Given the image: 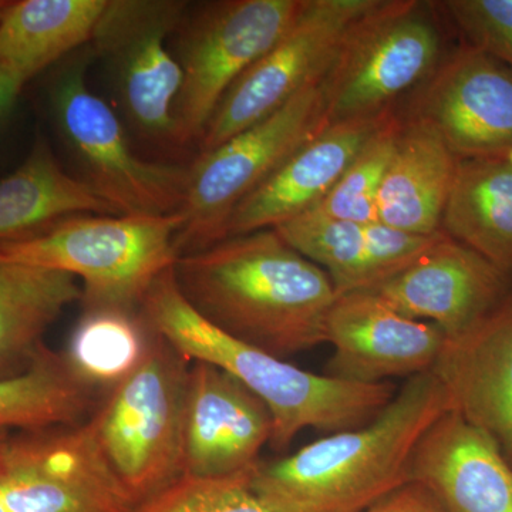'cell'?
<instances>
[{
    "label": "cell",
    "instance_id": "cell-1",
    "mask_svg": "<svg viewBox=\"0 0 512 512\" xmlns=\"http://www.w3.org/2000/svg\"><path fill=\"white\" fill-rule=\"evenodd\" d=\"M174 275L202 318L245 345L285 360L326 343L332 281L275 229L178 256Z\"/></svg>",
    "mask_w": 512,
    "mask_h": 512
},
{
    "label": "cell",
    "instance_id": "cell-2",
    "mask_svg": "<svg viewBox=\"0 0 512 512\" xmlns=\"http://www.w3.org/2000/svg\"><path fill=\"white\" fill-rule=\"evenodd\" d=\"M448 410L446 387L433 370L410 377L365 426L259 463L252 490L279 512L367 511L410 484L417 444Z\"/></svg>",
    "mask_w": 512,
    "mask_h": 512
},
{
    "label": "cell",
    "instance_id": "cell-3",
    "mask_svg": "<svg viewBox=\"0 0 512 512\" xmlns=\"http://www.w3.org/2000/svg\"><path fill=\"white\" fill-rule=\"evenodd\" d=\"M151 329L188 360L227 370L255 393L272 416L269 444L286 451L305 429L339 433L365 426L396 394L390 383L346 382L315 375L215 328L185 301L174 266L158 276L141 305Z\"/></svg>",
    "mask_w": 512,
    "mask_h": 512
},
{
    "label": "cell",
    "instance_id": "cell-4",
    "mask_svg": "<svg viewBox=\"0 0 512 512\" xmlns=\"http://www.w3.org/2000/svg\"><path fill=\"white\" fill-rule=\"evenodd\" d=\"M177 214L73 215L29 237L0 242V259L80 278L84 309H141L158 276L173 268Z\"/></svg>",
    "mask_w": 512,
    "mask_h": 512
},
{
    "label": "cell",
    "instance_id": "cell-5",
    "mask_svg": "<svg viewBox=\"0 0 512 512\" xmlns=\"http://www.w3.org/2000/svg\"><path fill=\"white\" fill-rule=\"evenodd\" d=\"M93 52L83 47L62 62L47 83L57 134L79 165L82 180L117 215L164 217L184 204L188 168L136 156L113 109L87 86Z\"/></svg>",
    "mask_w": 512,
    "mask_h": 512
},
{
    "label": "cell",
    "instance_id": "cell-6",
    "mask_svg": "<svg viewBox=\"0 0 512 512\" xmlns=\"http://www.w3.org/2000/svg\"><path fill=\"white\" fill-rule=\"evenodd\" d=\"M188 372L187 357L154 332L143 362L89 420L101 454L136 505L183 477Z\"/></svg>",
    "mask_w": 512,
    "mask_h": 512
},
{
    "label": "cell",
    "instance_id": "cell-7",
    "mask_svg": "<svg viewBox=\"0 0 512 512\" xmlns=\"http://www.w3.org/2000/svg\"><path fill=\"white\" fill-rule=\"evenodd\" d=\"M434 2L376 0L350 28L320 82L326 123L393 111L446 57Z\"/></svg>",
    "mask_w": 512,
    "mask_h": 512
},
{
    "label": "cell",
    "instance_id": "cell-8",
    "mask_svg": "<svg viewBox=\"0 0 512 512\" xmlns=\"http://www.w3.org/2000/svg\"><path fill=\"white\" fill-rule=\"evenodd\" d=\"M328 126L320 83L306 87L281 109L201 153L188 168V184L175 238L178 256L222 241L232 212L296 148Z\"/></svg>",
    "mask_w": 512,
    "mask_h": 512
},
{
    "label": "cell",
    "instance_id": "cell-9",
    "mask_svg": "<svg viewBox=\"0 0 512 512\" xmlns=\"http://www.w3.org/2000/svg\"><path fill=\"white\" fill-rule=\"evenodd\" d=\"M302 0L205 3L185 23L175 59L183 87L174 106L177 144L201 140L221 100L249 67L278 42Z\"/></svg>",
    "mask_w": 512,
    "mask_h": 512
},
{
    "label": "cell",
    "instance_id": "cell-10",
    "mask_svg": "<svg viewBox=\"0 0 512 512\" xmlns=\"http://www.w3.org/2000/svg\"><path fill=\"white\" fill-rule=\"evenodd\" d=\"M376 0H302L284 35L239 77L202 136L201 153L254 126L322 82L350 28Z\"/></svg>",
    "mask_w": 512,
    "mask_h": 512
},
{
    "label": "cell",
    "instance_id": "cell-11",
    "mask_svg": "<svg viewBox=\"0 0 512 512\" xmlns=\"http://www.w3.org/2000/svg\"><path fill=\"white\" fill-rule=\"evenodd\" d=\"M180 0H107L92 39L128 119L144 136L177 143L174 106L183 70L167 39L183 25Z\"/></svg>",
    "mask_w": 512,
    "mask_h": 512
},
{
    "label": "cell",
    "instance_id": "cell-12",
    "mask_svg": "<svg viewBox=\"0 0 512 512\" xmlns=\"http://www.w3.org/2000/svg\"><path fill=\"white\" fill-rule=\"evenodd\" d=\"M409 119L433 127L458 158H512V69L461 45L414 90Z\"/></svg>",
    "mask_w": 512,
    "mask_h": 512
},
{
    "label": "cell",
    "instance_id": "cell-13",
    "mask_svg": "<svg viewBox=\"0 0 512 512\" xmlns=\"http://www.w3.org/2000/svg\"><path fill=\"white\" fill-rule=\"evenodd\" d=\"M271 437L266 404L227 370L195 360L185 397L183 477L215 480L254 471Z\"/></svg>",
    "mask_w": 512,
    "mask_h": 512
},
{
    "label": "cell",
    "instance_id": "cell-14",
    "mask_svg": "<svg viewBox=\"0 0 512 512\" xmlns=\"http://www.w3.org/2000/svg\"><path fill=\"white\" fill-rule=\"evenodd\" d=\"M505 289L507 272L443 232L416 261L367 292L456 339L504 301Z\"/></svg>",
    "mask_w": 512,
    "mask_h": 512
},
{
    "label": "cell",
    "instance_id": "cell-15",
    "mask_svg": "<svg viewBox=\"0 0 512 512\" xmlns=\"http://www.w3.org/2000/svg\"><path fill=\"white\" fill-rule=\"evenodd\" d=\"M326 343L333 346L326 375L376 384L431 372L447 336L433 323L400 315L375 293L357 291L338 296L330 308Z\"/></svg>",
    "mask_w": 512,
    "mask_h": 512
},
{
    "label": "cell",
    "instance_id": "cell-16",
    "mask_svg": "<svg viewBox=\"0 0 512 512\" xmlns=\"http://www.w3.org/2000/svg\"><path fill=\"white\" fill-rule=\"evenodd\" d=\"M393 113L322 128L235 208L224 239L274 229L311 210L335 187L370 137Z\"/></svg>",
    "mask_w": 512,
    "mask_h": 512
},
{
    "label": "cell",
    "instance_id": "cell-17",
    "mask_svg": "<svg viewBox=\"0 0 512 512\" xmlns=\"http://www.w3.org/2000/svg\"><path fill=\"white\" fill-rule=\"evenodd\" d=\"M410 483L446 512H512V466L490 436L448 410L421 437Z\"/></svg>",
    "mask_w": 512,
    "mask_h": 512
},
{
    "label": "cell",
    "instance_id": "cell-18",
    "mask_svg": "<svg viewBox=\"0 0 512 512\" xmlns=\"http://www.w3.org/2000/svg\"><path fill=\"white\" fill-rule=\"evenodd\" d=\"M433 372L451 410L495 441L512 466V296L456 339H447Z\"/></svg>",
    "mask_w": 512,
    "mask_h": 512
},
{
    "label": "cell",
    "instance_id": "cell-19",
    "mask_svg": "<svg viewBox=\"0 0 512 512\" xmlns=\"http://www.w3.org/2000/svg\"><path fill=\"white\" fill-rule=\"evenodd\" d=\"M293 249L328 274L336 295L369 291L416 261L441 237L416 235L382 222L330 220L305 212L274 228Z\"/></svg>",
    "mask_w": 512,
    "mask_h": 512
},
{
    "label": "cell",
    "instance_id": "cell-20",
    "mask_svg": "<svg viewBox=\"0 0 512 512\" xmlns=\"http://www.w3.org/2000/svg\"><path fill=\"white\" fill-rule=\"evenodd\" d=\"M458 160L429 124L400 119L396 146L377 198L379 222L409 234H439Z\"/></svg>",
    "mask_w": 512,
    "mask_h": 512
},
{
    "label": "cell",
    "instance_id": "cell-21",
    "mask_svg": "<svg viewBox=\"0 0 512 512\" xmlns=\"http://www.w3.org/2000/svg\"><path fill=\"white\" fill-rule=\"evenodd\" d=\"M107 0H20L0 18V67L26 83L92 43Z\"/></svg>",
    "mask_w": 512,
    "mask_h": 512
},
{
    "label": "cell",
    "instance_id": "cell-22",
    "mask_svg": "<svg viewBox=\"0 0 512 512\" xmlns=\"http://www.w3.org/2000/svg\"><path fill=\"white\" fill-rule=\"evenodd\" d=\"M117 215L79 177L67 174L43 134L0 180V242L29 237L73 215Z\"/></svg>",
    "mask_w": 512,
    "mask_h": 512
},
{
    "label": "cell",
    "instance_id": "cell-23",
    "mask_svg": "<svg viewBox=\"0 0 512 512\" xmlns=\"http://www.w3.org/2000/svg\"><path fill=\"white\" fill-rule=\"evenodd\" d=\"M82 301L73 275L0 259V380L22 375L67 306Z\"/></svg>",
    "mask_w": 512,
    "mask_h": 512
},
{
    "label": "cell",
    "instance_id": "cell-24",
    "mask_svg": "<svg viewBox=\"0 0 512 512\" xmlns=\"http://www.w3.org/2000/svg\"><path fill=\"white\" fill-rule=\"evenodd\" d=\"M441 232L512 271V158L458 160Z\"/></svg>",
    "mask_w": 512,
    "mask_h": 512
},
{
    "label": "cell",
    "instance_id": "cell-25",
    "mask_svg": "<svg viewBox=\"0 0 512 512\" xmlns=\"http://www.w3.org/2000/svg\"><path fill=\"white\" fill-rule=\"evenodd\" d=\"M94 394L66 356L45 346L25 373L0 380V430L77 426L92 409Z\"/></svg>",
    "mask_w": 512,
    "mask_h": 512
},
{
    "label": "cell",
    "instance_id": "cell-26",
    "mask_svg": "<svg viewBox=\"0 0 512 512\" xmlns=\"http://www.w3.org/2000/svg\"><path fill=\"white\" fill-rule=\"evenodd\" d=\"M153 336L141 309H84L64 356L84 383L109 393L143 362Z\"/></svg>",
    "mask_w": 512,
    "mask_h": 512
},
{
    "label": "cell",
    "instance_id": "cell-27",
    "mask_svg": "<svg viewBox=\"0 0 512 512\" xmlns=\"http://www.w3.org/2000/svg\"><path fill=\"white\" fill-rule=\"evenodd\" d=\"M399 128L400 117L393 113L370 137L335 187L319 204L306 212L356 224L379 221L377 198L396 146Z\"/></svg>",
    "mask_w": 512,
    "mask_h": 512
},
{
    "label": "cell",
    "instance_id": "cell-28",
    "mask_svg": "<svg viewBox=\"0 0 512 512\" xmlns=\"http://www.w3.org/2000/svg\"><path fill=\"white\" fill-rule=\"evenodd\" d=\"M252 473L215 480L180 477L133 512H279L252 490Z\"/></svg>",
    "mask_w": 512,
    "mask_h": 512
},
{
    "label": "cell",
    "instance_id": "cell-29",
    "mask_svg": "<svg viewBox=\"0 0 512 512\" xmlns=\"http://www.w3.org/2000/svg\"><path fill=\"white\" fill-rule=\"evenodd\" d=\"M467 45L483 50L512 69V0L436 2Z\"/></svg>",
    "mask_w": 512,
    "mask_h": 512
},
{
    "label": "cell",
    "instance_id": "cell-30",
    "mask_svg": "<svg viewBox=\"0 0 512 512\" xmlns=\"http://www.w3.org/2000/svg\"><path fill=\"white\" fill-rule=\"evenodd\" d=\"M366 512H446L420 485L410 483Z\"/></svg>",
    "mask_w": 512,
    "mask_h": 512
},
{
    "label": "cell",
    "instance_id": "cell-31",
    "mask_svg": "<svg viewBox=\"0 0 512 512\" xmlns=\"http://www.w3.org/2000/svg\"><path fill=\"white\" fill-rule=\"evenodd\" d=\"M26 82L20 79L18 74L0 67V123L8 117L10 111L15 107L20 93Z\"/></svg>",
    "mask_w": 512,
    "mask_h": 512
},
{
    "label": "cell",
    "instance_id": "cell-32",
    "mask_svg": "<svg viewBox=\"0 0 512 512\" xmlns=\"http://www.w3.org/2000/svg\"><path fill=\"white\" fill-rule=\"evenodd\" d=\"M10 431L0 430V460H2L3 450H5L6 441H8Z\"/></svg>",
    "mask_w": 512,
    "mask_h": 512
},
{
    "label": "cell",
    "instance_id": "cell-33",
    "mask_svg": "<svg viewBox=\"0 0 512 512\" xmlns=\"http://www.w3.org/2000/svg\"><path fill=\"white\" fill-rule=\"evenodd\" d=\"M10 2H5V0H0V18H2L3 12L8 8Z\"/></svg>",
    "mask_w": 512,
    "mask_h": 512
}]
</instances>
